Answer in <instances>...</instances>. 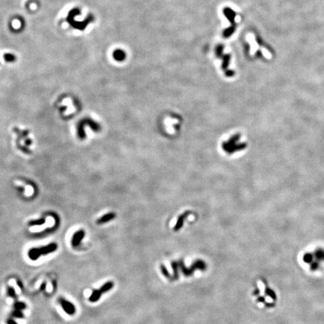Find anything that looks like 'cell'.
I'll use <instances>...</instances> for the list:
<instances>
[{
	"instance_id": "obj_1",
	"label": "cell",
	"mask_w": 324,
	"mask_h": 324,
	"mask_svg": "<svg viewBox=\"0 0 324 324\" xmlns=\"http://www.w3.org/2000/svg\"><path fill=\"white\" fill-rule=\"evenodd\" d=\"M93 20L94 19H93L92 16H89V17L86 18L84 21H83V22H77V21H76L74 19V17H72L71 14H68V18H67V20L68 21V23L71 24L72 27L76 28V29H81V30L84 29L86 27V26L89 24V23L92 22Z\"/></svg>"
},
{
	"instance_id": "obj_2",
	"label": "cell",
	"mask_w": 324,
	"mask_h": 324,
	"mask_svg": "<svg viewBox=\"0 0 324 324\" xmlns=\"http://www.w3.org/2000/svg\"><path fill=\"white\" fill-rule=\"evenodd\" d=\"M59 303L61 304L62 308L65 311V313L69 315H74L75 312H76V308H75V306L74 305V304H72L71 302L66 300V299H63V298L59 299Z\"/></svg>"
},
{
	"instance_id": "obj_3",
	"label": "cell",
	"mask_w": 324,
	"mask_h": 324,
	"mask_svg": "<svg viewBox=\"0 0 324 324\" xmlns=\"http://www.w3.org/2000/svg\"><path fill=\"white\" fill-rule=\"evenodd\" d=\"M85 236V232L83 230H78L76 233L74 234L73 237H72L71 239V244L74 247H76L77 245H80V243H81L82 239Z\"/></svg>"
},
{
	"instance_id": "obj_4",
	"label": "cell",
	"mask_w": 324,
	"mask_h": 324,
	"mask_svg": "<svg viewBox=\"0 0 324 324\" xmlns=\"http://www.w3.org/2000/svg\"><path fill=\"white\" fill-rule=\"evenodd\" d=\"M57 244L56 243H51L48 245H46V246H43L39 248V251L41 252V255H47L48 254L52 253V252L55 251L57 249Z\"/></svg>"
},
{
	"instance_id": "obj_5",
	"label": "cell",
	"mask_w": 324,
	"mask_h": 324,
	"mask_svg": "<svg viewBox=\"0 0 324 324\" xmlns=\"http://www.w3.org/2000/svg\"><path fill=\"white\" fill-rule=\"evenodd\" d=\"M28 256L32 261H36L41 256V252L39 251V248H31L28 252Z\"/></svg>"
},
{
	"instance_id": "obj_6",
	"label": "cell",
	"mask_w": 324,
	"mask_h": 324,
	"mask_svg": "<svg viewBox=\"0 0 324 324\" xmlns=\"http://www.w3.org/2000/svg\"><path fill=\"white\" fill-rule=\"evenodd\" d=\"M101 292L100 291V290H95L92 293L91 296L89 298V301L90 302H96L97 301H99V299L101 298Z\"/></svg>"
},
{
	"instance_id": "obj_7",
	"label": "cell",
	"mask_w": 324,
	"mask_h": 324,
	"mask_svg": "<svg viewBox=\"0 0 324 324\" xmlns=\"http://www.w3.org/2000/svg\"><path fill=\"white\" fill-rule=\"evenodd\" d=\"M114 218H115V214H113V213L106 214V215H104V216H102V217H101L99 220H98V224L101 225V224L107 223V221L112 220V219Z\"/></svg>"
},
{
	"instance_id": "obj_8",
	"label": "cell",
	"mask_w": 324,
	"mask_h": 324,
	"mask_svg": "<svg viewBox=\"0 0 324 324\" xmlns=\"http://www.w3.org/2000/svg\"><path fill=\"white\" fill-rule=\"evenodd\" d=\"M114 286V283L113 281H107L105 284H103L101 287H100V291L101 292V293H104L108 292L109 290H110Z\"/></svg>"
},
{
	"instance_id": "obj_9",
	"label": "cell",
	"mask_w": 324,
	"mask_h": 324,
	"mask_svg": "<svg viewBox=\"0 0 324 324\" xmlns=\"http://www.w3.org/2000/svg\"><path fill=\"white\" fill-rule=\"evenodd\" d=\"M113 58L117 61H123L125 58V52L122 50H117L113 52Z\"/></svg>"
},
{
	"instance_id": "obj_10",
	"label": "cell",
	"mask_w": 324,
	"mask_h": 324,
	"mask_svg": "<svg viewBox=\"0 0 324 324\" xmlns=\"http://www.w3.org/2000/svg\"><path fill=\"white\" fill-rule=\"evenodd\" d=\"M14 308L15 310L22 311L27 308V305L23 302H17L14 304Z\"/></svg>"
},
{
	"instance_id": "obj_11",
	"label": "cell",
	"mask_w": 324,
	"mask_h": 324,
	"mask_svg": "<svg viewBox=\"0 0 324 324\" xmlns=\"http://www.w3.org/2000/svg\"><path fill=\"white\" fill-rule=\"evenodd\" d=\"M11 315H12L13 317H16V318H20V319L23 318V317H24L23 312L20 310H14V311H12V313H11Z\"/></svg>"
},
{
	"instance_id": "obj_12",
	"label": "cell",
	"mask_w": 324,
	"mask_h": 324,
	"mask_svg": "<svg viewBox=\"0 0 324 324\" xmlns=\"http://www.w3.org/2000/svg\"><path fill=\"white\" fill-rule=\"evenodd\" d=\"M4 59L6 62H14V60H15V56H14V55H12V54L7 53L5 54Z\"/></svg>"
},
{
	"instance_id": "obj_13",
	"label": "cell",
	"mask_w": 324,
	"mask_h": 324,
	"mask_svg": "<svg viewBox=\"0 0 324 324\" xmlns=\"http://www.w3.org/2000/svg\"><path fill=\"white\" fill-rule=\"evenodd\" d=\"M8 294H9V297L11 298L16 297V292H15V290L14 289V287H8Z\"/></svg>"
},
{
	"instance_id": "obj_14",
	"label": "cell",
	"mask_w": 324,
	"mask_h": 324,
	"mask_svg": "<svg viewBox=\"0 0 324 324\" xmlns=\"http://www.w3.org/2000/svg\"><path fill=\"white\" fill-rule=\"evenodd\" d=\"M45 221L44 220V219H41V220H38V221H31L30 223H29V225H43L44 223H45Z\"/></svg>"
},
{
	"instance_id": "obj_15",
	"label": "cell",
	"mask_w": 324,
	"mask_h": 324,
	"mask_svg": "<svg viewBox=\"0 0 324 324\" xmlns=\"http://www.w3.org/2000/svg\"><path fill=\"white\" fill-rule=\"evenodd\" d=\"M176 266H177V264H176V263H173V271H174L175 272V277H174V279H176L178 278V274H177V268H176Z\"/></svg>"
},
{
	"instance_id": "obj_16",
	"label": "cell",
	"mask_w": 324,
	"mask_h": 324,
	"mask_svg": "<svg viewBox=\"0 0 324 324\" xmlns=\"http://www.w3.org/2000/svg\"><path fill=\"white\" fill-rule=\"evenodd\" d=\"M161 269H162V272H163L164 275L166 276L167 278H170V274H169V272H167V271L166 268H165L164 266H161Z\"/></svg>"
},
{
	"instance_id": "obj_17",
	"label": "cell",
	"mask_w": 324,
	"mask_h": 324,
	"mask_svg": "<svg viewBox=\"0 0 324 324\" xmlns=\"http://www.w3.org/2000/svg\"><path fill=\"white\" fill-rule=\"evenodd\" d=\"M7 324H17V322L15 320H14L13 319H8L7 320Z\"/></svg>"
},
{
	"instance_id": "obj_18",
	"label": "cell",
	"mask_w": 324,
	"mask_h": 324,
	"mask_svg": "<svg viewBox=\"0 0 324 324\" xmlns=\"http://www.w3.org/2000/svg\"><path fill=\"white\" fill-rule=\"evenodd\" d=\"M45 287H46V284L45 283H43V284L41 285V290H45Z\"/></svg>"
},
{
	"instance_id": "obj_19",
	"label": "cell",
	"mask_w": 324,
	"mask_h": 324,
	"mask_svg": "<svg viewBox=\"0 0 324 324\" xmlns=\"http://www.w3.org/2000/svg\"><path fill=\"white\" fill-rule=\"evenodd\" d=\"M17 285H19L20 287H23V286H22V284H21L20 281H17Z\"/></svg>"
}]
</instances>
